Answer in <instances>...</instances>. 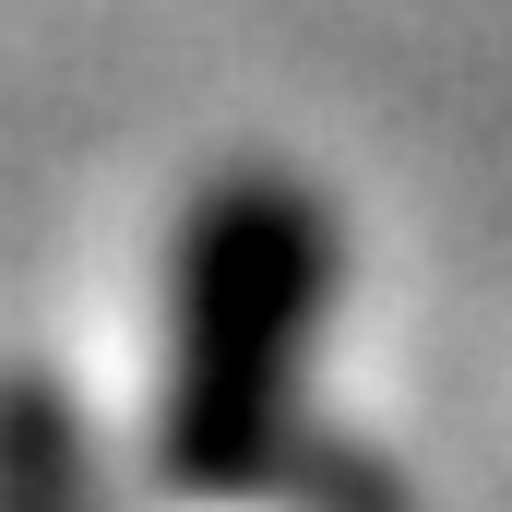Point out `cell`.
I'll list each match as a JSON object with an SVG mask.
<instances>
[{"label": "cell", "instance_id": "7a4b0ae2", "mask_svg": "<svg viewBox=\"0 0 512 512\" xmlns=\"http://www.w3.org/2000/svg\"><path fill=\"white\" fill-rule=\"evenodd\" d=\"M0 512H108L84 405L48 370H0Z\"/></svg>", "mask_w": 512, "mask_h": 512}, {"label": "cell", "instance_id": "6da1fadb", "mask_svg": "<svg viewBox=\"0 0 512 512\" xmlns=\"http://www.w3.org/2000/svg\"><path fill=\"white\" fill-rule=\"evenodd\" d=\"M346 239L310 179L227 167L191 191L167 239V358H155V489L167 501H251L286 477L310 358L334 322Z\"/></svg>", "mask_w": 512, "mask_h": 512}]
</instances>
